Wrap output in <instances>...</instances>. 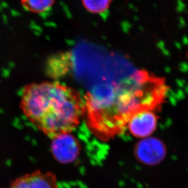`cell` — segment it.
<instances>
[{"mask_svg": "<svg viewBox=\"0 0 188 188\" xmlns=\"http://www.w3.org/2000/svg\"><path fill=\"white\" fill-rule=\"evenodd\" d=\"M20 107L29 122L51 139L71 133L85 111L80 94L55 81L27 85Z\"/></svg>", "mask_w": 188, "mask_h": 188, "instance_id": "1", "label": "cell"}, {"mask_svg": "<svg viewBox=\"0 0 188 188\" xmlns=\"http://www.w3.org/2000/svg\"><path fill=\"white\" fill-rule=\"evenodd\" d=\"M51 139L52 154L59 163H70L79 156L81 150L80 143L71 133H63Z\"/></svg>", "mask_w": 188, "mask_h": 188, "instance_id": "2", "label": "cell"}, {"mask_svg": "<svg viewBox=\"0 0 188 188\" xmlns=\"http://www.w3.org/2000/svg\"><path fill=\"white\" fill-rule=\"evenodd\" d=\"M135 154L137 159L144 165H156L165 159L166 148L159 139L146 137L136 144Z\"/></svg>", "mask_w": 188, "mask_h": 188, "instance_id": "3", "label": "cell"}, {"mask_svg": "<svg viewBox=\"0 0 188 188\" xmlns=\"http://www.w3.org/2000/svg\"><path fill=\"white\" fill-rule=\"evenodd\" d=\"M157 118L151 109H144L133 114L127 124L132 134L138 138L149 137L155 130Z\"/></svg>", "mask_w": 188, "mask_h": 188, "instance_id": "4", "label": "cell"}, {"mask_svg": "<svg viewBox=\"0 0 188 188\" xmlns=\"http://www.w3.org/2000/svg\"><path fill=\"white\" fill-rule=\"evenodd\" d=\"M8 188H59L56 175L37 170L17 178Z\"/></svg>", "mask_w": 188, "mask_h": 188, "instance_id": "5", "label": "cell"}, {"mask_svg": "<svg viewBox=\"0 0 188 188\" xmlns=\"http://www.w3.org/2000/svg\"><path fill=\"white\" fill-rule=\"evenodd\" d=\"M74 67V60L71 52L57 53L48 58L45 72L47 76L57 81L67 76Z\"/></svg>", "mask_w": 188, "mask_h": 188, "instance_id": "6", "label": "cell"}, {"mask_svg": "<svg viewBox=\"0 0 188 188\" xmlns=\"http://www.w3.org/2000/svg\"><path fill=\"white\" fill-rule=\"evenodd\" d=\"M23 8L35 14H41L50 9L55 0H20Z\"/></svg>", "mask_w": 188, "mask_h": 188, "instance_id": "7", "label": "cell"}, {"mask_svg": "<svg viewBox=\"0 0 188 188\" xmlns=\"http://www.w3.org/2000/svg\"><path fill=\"white\" fill-rule=\"evenodd\" d=\"M82 4L87 10L93 14H101L107 10L112 0H82Z\"/></svg>", "mask_w": 188, "mask_h": 188, "instance_id": "8", "label": "cell"}]
</instances>
